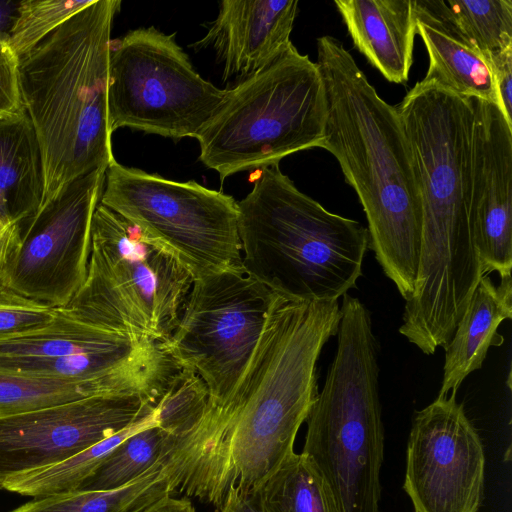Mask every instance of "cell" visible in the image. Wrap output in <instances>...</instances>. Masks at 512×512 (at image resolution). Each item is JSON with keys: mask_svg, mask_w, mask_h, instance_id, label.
Returning <instances> with one entry per match:
<instances>
[{"mask_svg": "<svg viewBox=\"0 0 512 512\" xmlns=\"http://www.w3.org/2000/svg\"><path fill=\"white\" fill-rule=\"evenodd\" d=\"M119 0H94L19 58L20 92L41 150V205L115 160L108 118L111 29Z\"/></svg>", "mask_w": 512, "mask_h": 512, "instance_id": "277c9868", "label": "cell"}, {"mask_svg": "<svg viewBox=\"0 0 512 512\" xmlns=\"http://www.w3.org/2000/svg\"><path fill=\"white\" fill-rule=\"evenodd\" d=\"M486 59L512 49V0H431Z\"/></svg>", "mask_w": 512, "mask_h": 512, "instance_id": "484cf974", "label": "cell"}, {"mask_svg": "<svg viewBox=\"0 0 512 512\" xmlns=\"http://www.w3.org/2000/svg\"><path fill=\"white\" fill-rule=\"evenodd\" d=\"M141 512H195L191 501L187 498L164 496Z\"/></svg>", "mask_w": 512, "mask_h": 512, "instance_id": "e575fe53", "label": "cell"}, {"mask_svg": "<svg viewBox=\"0 0 512 512\" xmlns=\"http://www.w3.org/2000/svg\"><path fill=\"white\" fill-rule=\"evenodd\" d=\"M134 335L84 322L57 308L55 319L48 325L0 339V357H65L112 348Z\"/></svg>", "mask_w": 512, "mask_h": 512, "instance_id": "44dd1931", "label": "cell"}, {"mask_svg": "<svg viewBox=\"0 0 512 512\" xmlns=\"http://www.w3.org/2000/svg\"><path fill=\"white\" fill-rule=\"evenodd\" d=\"M297 0H224L206 36L191 45L211 47L223 64V82L237 83L271 65L291 44Z\"/></svg>", "mask_w": 512, "mask_h": 512, "instance_id": "2e32d148", "label": "cell"}, {"mask_svg": "<svg viewBox=\"0 0 512 512\" xmlns=\"http://www.w3.org/2000/svg\"><path fill=\"white\" fill-rule=\"evenodd\" d=\"M260 490L269 512H339L324 478L302 453L291 454Z\"/></svg>", "mask_w": 512, "mask_h": 512, "instance_id": "d4e9b609", "label": "cell"}, {"mask_svg": "<svg viewBox=\"0 0 512 512\" xmlns=\"http://www.w3.org/2000/svg\"><path fill=\"white\" fill-rule=\"evenodd\" d=\"M274 293L244 269L193 281L165 347L205 383L210 403L223 407L258 343Z\"/></svg>", "mask_w": 512, "mask_h": 512, "instance_id": "8fae6325", "label": "cell"}, {"mask_svg": "<svg viewBox=\"0 0 512 512\" xmlns=\"http://www.w3.org/2000/svg\"><path fill=\"white\" fill-rule=\"evenodd\" d=\"M355 48L389 82L405 84L413 62V0H335Z\"/></svg>", "mask_w": 512, "mask_h": 512, "instance_id": "e0dca14e", "label": "cell"}, {"mask_svg": "<svg viewBox=\"0 0 512 512\" xmlns=\"http://www.w3.org/2000/svg\"><path fill=\"white\" fill-rule=\"evenodd\" d=\"M19 1L0 0V36L9 35Z\"/></svg>", "mask_w": 512, "mask_h": 512, "instance_id": "d590c367", "label": "cell"}, {"mask_svg": "<svg viewBox=\"0 0 512 512\" xmlns=\"http://www.w3.org/2000/svg\"><path fill=\"white\" fill-rule=\"evenodd\" d=\"M172 437L157 424L146 426L123 440L76 491L122 488L163 464Z\"/></svg>", "mask_w": 512, "mask_h": 512, "instance_id": "cb8c5ba5", "label": "cell"}, {"mask_svg": "<svg viewBox=\"0 0 512 512\" xmlns=\"http://www.w3.org/2000/svg\"><path fill=\"white\" fill-rule=\"evenodd\" d=\"M19 58L9 44V35L0 36V119L24 110L18 72Z\"/></svg>", "mask_w": 512, "mask_h": 512, "instance_id": "4dcf8cb0", "label": "cell"}, {"mask_svg": "<svg viewBox=\"0 0 512 512\" xmlns=\"http://www.w3.org/2000/svg\"><path fill=\"white\" fill-rule=\"evenodd\" d=\"M512 318V279L493 283L484 275L476 286L455 332L444 347L445 362L439 396L457 392L463 380L482 367L491 346L502 345L498 333L503 320Z\"/></svg>", "mask_w": 512, "mask_h": 512, "instance_id": "d6986e66", "label": "cell"}, {"mask_svg": "<svg viewBox=\"0 0 512 512\" xmlns=\"http://www.w3.org/2000/svg\"><path fill=\"white\" fill-rule=\"evenodd\" d=\"M456 393L438 395L413 418L403 489L414 512H479L484 448Z\"/></svg>", "mask_w": 512, "mask_h": 512, "instance_id": "4fadbf2b", "label": "cell"}, {"mask_svg": "<svg viewBox=\"0 0 512 512\" xmlns=\"http://www.w3.org/2000/svg\"><path fill=\"white\" fill-rule=\"evenodd\" d=\"M496 92V104L512 127V49L487 59Z\"/></svg>", "mask_w": 512, "mask_h": 512, "instance_id": "1f68e13d", "label": "cell"}, {"mask_svg": "<svg viewBox=\"0 0 512 512\" xmlns=\"http://www.w3.org/2000/svg\"><path fill=\"white\" fill-rule=\"evenodd\" d=\"M44 191L41 150L22 110L0 119V214L21 224L36 214Z\"/></svg>", "mask_w": 512, "mask_h": 512, "instance_id": "ffe728a7", "label": "cell"}, {"mask_svg": "<svg viewBox=\"0 0 512 512\" xmlns=\"http://www.w3.org/2000/svg\"><path fill=\"white\" fill-rule=\"evenodd\" d=\"M338 300L274 294L250 360L221 408L210 403L177 459V491L222 508L229 489L261 485L294 453L318 395L316 364L337 335Z\"/></svg>", "mask_w": 512, "mask_h": 512, "instance_id": "6da1fadb", "label": "cell"}, {"mask_svg": "<svg viewBox=\"0 0 512 512\" xmlns=\"http://www.w3.org/2000/svg\"><path fill=\"white\" fill-rule=\"evenodd\" d=\"M56 315L57 308L27 298L0 280V339L40 329Z\"/></svg>", "mask_w": 512, "mask_h": 512, "instance_id": "f546056e", "label": "cell"}, {"mask_svg": "<svg viewBox=\"0 0 512 512\" xmlns=\"http://www.w3.org/2000/svg\"><path fill=\"white\" fill-rule=\"evenodd\" d=\"M94 0H24L19 1L9 31V44L18 58L42 42L73 15Z\"/></svg>", "mask_w": 512, "mask_h": 512, "instance_id": "f1b7e54d", "label": "cell"}, {"mask_svg": "<svg viewBox=\"0 0 512 512\" xmlns=\"http://www.w3.org/2000/svg\"><path fill=\"white\" fill-rule=\"evenodd\" d=\"M152 424H157L155 410L119 433L57 464L10 479L2 490L33 498L76 491L123 440Z\"/></svg>", "mask_w": 512, "mask_h": 512, "instance_id": "603a6c76", "label": "cell"}, {"mask_svg": "<svg viewBox=\"0 0 512 512\" xmlns=\"http://www.w3.org/2000/svg\"><path fill=\"white\" fill-rule=\"evenodd\" d=\"M342 297L336 354L306 419L301 453L324 478L339 512H380L378 343L369 310L348 293Z\"/></svg>", "mask_w": 512, "mask_h": 512, "instance_id": "8992f818", "label": "cell"}, {"mask_svg": "<svg viewBox=\"0 0 512 512\" xmlns=\"http://www.w3.org/2000/svg\"><path fill=\"white\" fill-rule=\"evenodd\" d=\"M193 281L171 254L99 203L85 282L60 309L99 327L166 341Z\"/></svg>", "mask_w": 512, "mask_h": 512, "instance_id": "ba28073f", "label": "cell"}, {"mask_svg": "<svg viewBox=\"0 0 512 512\" xmlns=\"http://www.w3.org/2000/svg\"><path fill=\"white\" fill-rule=\"evenodd\" d=\"M416 34L425 44L429 67L422 79L461 97H474L496 104L491 69L431 0H413Z\"/></svg>", "mask_w": 512, "mask_h": 512, "instance_id": "ac0fdd59", "label": "cell"}, {"mask_svg": "<svg viewBox=\"0 0 512 512\" xmlns=\"http://www.w3.org/2000/svg\"><path fill=\"white\" fill-rule=\"evenodd\" d=\"M105 174L96 169L74 179L19 225V242L0 269L7 287L53 308L72 300L87 276Z\"/></svg>", "mask_w": 512, "mask_h": 512, "instance_id": "7c38bea8", "label": "cell"}, {"mask_svg": "<svg viewBox=\"0 0 512 512\" xmlns=\"http://www.w3.org/2000/svg\"><path fill=\"white\" fill-rule=\"evenodd\" d=\"M473 107L471 223L484 275L511 277L512 127L497 104L470 97Z\"/></svg>", "mask_w": 512, "mask_h": 512, "instance_id": "9a60e30c", "label": "cell"}, {"mask_svg": "<svg viewBox=\"0 0 512 512\" xmlns=\"http://www.w3.org/2000/svg\"><path fill=\"white\" fill-rule=\"evenodd\" d=\"M325 99V142L355 190L369 248L408 301L417 278L422 213L410 151L396 107L383 100L336 38L317 40Z\"/></svg>", "mask_w": 512, "mask_h": 512, "instance_id": "3957f363", "label": "cell"}, {"mask_svg": "<svg viewBox=\"0 0 512 512\" xmlns=\"http://www.w3.org/2000/svg\"><path fill=\"white\" fill-rule=\"evenodd\" d=\"M100 203L171 254L194 280L244 269L238 203L230 195L114 160L106 169Z\"/></svg>", "mask_w": 512, "mask_h": 512, "instance_id": "9c48e42d", "label": "cell"}, {"mask_svg": "<svg viewBox=\"0 0 512 512\" xmlns=\"http://www.w3.org/2000/svg\"><path fill=\"white\" fill-rule=\"evenodd\" d=\"M209 401L203 380L181 367L154 407L157 425L172 437V447L201 426Z\"/></svg>", "mask_w": 512, "mask_h": 512, "instance_id": "83f0119b", "label": "cell"}, {"mask_svg": "<svg viewBox=\"0 0 512 512\" xmlns=\"http://www.w3.org/2000/svg\"><path fill=\"white\" fill-rule=\"evenodd\" d=\"M102 395L112 394L95 383L0 371V418Z\"/></svg>", "mask_w": 512, "mask_h": 512, "instance_id": "4316f807", "label": "cell"}, {"mask_svg": "<svg viewBox=\"0 0 512 512\" xmlns=\"http://www.w3.org/2000/svg\"><path fill=\"white\" fill-rule=\"evenodd\" d=\"M395 107L422 213L417 278L399 332L431 355L449 343L484 276L471 223L473 107L424 80Z\"/></svg>", "mask_w": 512, "mask_h": 512, "instance_id": "7a4b0ae2", "label": "cell"}, {"mask_svg": "<svg viewBox=\"0 0 512 512\" xmlns=\"http://www.w3.org/2000/svg\"><path fill=\"white\" fill-rule=\"evenodd\" d=\"M172 492L174 485L167 469L158 465L119 489L38 497L10 512H141Z\"/></svg>", "mask_w": 512, "mask_h": 512, "instance_id": "7402d4cb", "label": "cell"}, {"mask_svg": "<svg viewBox=\"0 0 512 512\" xmlns=\"http://www.w3.org/2000/svg\"><path fill=\"white\" fill-rule=\"evenodd\" d=\"M237 203L244 270L270 291L338 300L356 288L367 228L301 192L279 164L258 169L252 190Z\"/></svg>", "mask_w": 512, "mask_h": 512, "instance_id": "5b68a950", "label": "cell"}, {"mask_svg": "<svg viewBox=\"0 0 512 512\" xmlns=\"http://www.w3.org/2000/svg\"><path fill=\"white\" fill-rule=\"evenodd\" d=\"M326 99L315 62L291 44L271 65L227 88L197 136L199 160L221 181L279 164L325 142Z\"/></svg>", "mask_w": 512, "mask_h": 512, "instance_id": "52a82bcc", "label": "cell"}, {"mask_svg": "<svg viewBox=\"0 0 512 512\" xmlns=\"http://www.w3.org/2000/svg\"><path fill=\"white\" fill-rule=\"evenodd\" d=\"M20 238V226L0 214V269L16 247Z\"/></svg>", "mask_w": 512, "mask_h": 512, "instance_id": "836d02e7", "label": "cell"}, {"mask_svg": "<svg viewBox=\"0 0 512 512\" xmlns=\"http://www.w3.org/2000/svg\"><path fill=\"white\" fill-rule=\"evenodd\" d=\"M219 512H269L260 488L243 491L231 487Z\"/></svg>", "mask_w": 512, "mask_h": 512, "instance_id": "d6a6232c", "label": "cell"}, {"mask_svg": "<svg viewBox=\"0 0 512 512\" xmlns=\"http://www.w3.org/2000/svg\"><path fill=\"white\" fill-rule=\"evenodd\" d=\"M138 394L92 396L0 418V490L57 464L154 411Z\"/></svg>", "mask_w": 512, "mask_h": 512, "instance_id": "5bb4252c", "label": "cell"}, {"mask_svg": "<svg viewBox=\"0 0 512 512\" xmlns=\"http://www.w3.org/2000/svg\"><path fill=\"white\" fill-rule=\"evenodd\" d=\"M226 89L202 78L175 33L154 26L112 40L108 118L111 132L128 127L172 139L195 138Z\"/></svg>", "mask_w": 512, "mask_h": 512, "instance_id": "30bf717a", "label": "cell"}]
</instances>
